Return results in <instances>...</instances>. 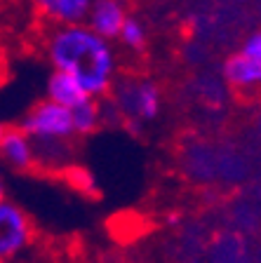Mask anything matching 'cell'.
Instances as JSON below:
<instances>
[{
    "instance_id": "cell-1",
    "label": "cell",
    "mask_w": 261,
    "mask_h": 263,
    "mask_svg": "<svg viewBox=\"0 0 261 263\" xmlns=\"http://www.w3.org/2000/svg\"><path fill=\"white\" fill-rule=\"evenodd\" d=\"M45 54L52 68L71 73L94 99L106 97L118 78V54L111 40L85 22L57 24L45 40Z\"/></svg>"
},
{
    "instance_id": "cell-2",
    "label": "cell",
    "mask_w": 261,
    "mask_h": 263,
    "mask_svg": "<svg viewBox=\"0 0 261 263\" xmlns=\"http://www.w3.org/2000/svg\"><path fill=\"white\" fill-rule=\"evenodd\" d=\"M103 99L120 120L136 132L155 120L163 110V92L151 78H115L111 92Z\"/></svg>"
},
{
    "instance_id": "cell-3",
    "label": "cell",
    "mask_w": 261,
    "mask_h": 263,
    "mask_svg": "<svg viewBox=\"0 0 261 263\" xmlns=\"http://www.w3.org/2000/svg\"><path fill=\"white\" fill-rule=\"evenodd\" d=\"M22 127L33 141H73L76 127L68 106L45 97L22 118Z\"/></svg>"
},
{
    "instance_id": "cell-4",
    "label": "cell",
    "mask_w": 261,
    "mask_h": 263,
    "mask_svg": "<svg viewBox=\"0 0 261 263\" xmlns=\"http://www.w3.org/2000/svg\"><path fill=\"white\" fill-rule=\"evenodd\" d=\"M36 242V228L28 214L12 200H0V258L3 261H19L31 252Z\"/></svg>"
},
{
    "instance_id": "cell-5",
    "label": "cell",
    "mask_w": 261,
    "mask_h": 263,
    "mask_svg": "<svg viewBox=\"0 0 261 263\" xmlns=\"http://www.w3.org/2000/svg\"><path fill=\"white\" fill-rule=\"evenodd\" d=\"M223 80L231 89L240 94H261V59L259 57L235 52L223 61Z\"/></svg>"
},
{
    "instance_id": "cell-6",
    "label": "cell",
    "mask_w": 261,
    "mask_h": 263,
    "mask_svg": "<svg viewBox=\"0 0 261 263\" xmlns=\"http://www.w3.org/2000/svg\"><path fill=\"white\" fill-rule=\"evenodd\" d=\"M0 162H5L10 170L28 172L38 167V151L36 141L28 137L22 127H7L0 139Z\"/></svg>"
},
{
    "instance_id": "cell-7",
    "label": "cell",
    "mask_w": 261,
    "mask_h": 263,
    "mask_svg": "<svg viewBox=\"0 0 261 263\" xmlns=\"http://www.w3.org/2000/svg\"><path fill=\"white\" fill-rule=\"evenodd\" d=\"M125 19H127V10L120 0H92L90 12L85 16V24L94 33H99L101 38L115 40Z\"/></svg>"
},
{
    "instance_id": "cell-8",
    "label": "cell",
    "mask_w": 261,
    "mask_h": 263,
    "mask_svg": "<svg viewBox=\"0 0 261 263\" xmlns=\"http://www.w3.org/2000/svg\"><path fill=\"white\" fill-rule=\"evenodd\" d=\"M38 12L55 24H78L85 22L92 0H31Z\"/></svg>"
},
{
    "instance_id": "cell-9",
    "label": "cell",
    "mask_w": 261,
    "mask_h": 263,
    "mask_svg": "<svg viewBox=\"0 0 261 263\" xmlns=\"http://www.w3.org/2000/svg\"><path fill=\"white\" fill-rule=\"evenodd\" d=\"M45 92H47V99H52V101H57L61 106H68V108H73L76 104H80L82 99L90 97L87 89L82 87L71 73L57 71V68H52V73H49Z\"/></svg>"
},
{
    "instance_id": "cell-10",
    "label": "cell",
    "mask_w": 261,
    "mask_h": 263,
    "mask_svg": "<svg viewBox=\"0 0 261 263\" xmlns=\"http://www.w3.org/2000/svg\"><path fill=\"white\" fill-rule=\"evenodd\" d=\"M73 115V127H76V137H87L94 129H99V125L103 122V106L101 99L87 97L80 104H76L71 108Z\"/></svg>"
},
{
    "instance_id": "cell-11",
    "label": "cell",
    "mask_w": 261,
    "mask_h": 263,
    "mask_svg": "<svg viewBox=\"0 0 261 263\" xmlns=\"http://www.w3.org/2000/svg\"><path fill=\"white\" fill-rule=\"evenodd\" d=\"M118 40L123 43V47L132 49V52H142L148 43V31L136 16L127 14L125 24H123V28H120V33H118Z\"/></svg>"
},
{
    "instance_id": "cell-12",
    "label": "cell",
    "mask_w": 261,
    "mask_h": 263,
    "mask_svg": "<svg viewBox=\"0 0 261 263\" xmlns=\"http://www.w3.org/2000/svg\"><path fill=\"white\" fill-rule=\"evenodd\" d=\"M66 174H68L71 183L78 188V191L87 193V195H94V191H97V181H94V176L90 174V172L78 170V167H68V170H66Z\"/></svg>"
},
{
    "instance_id": "cell-13",
    "label": "cell",
    "mask_w": 261,
    "mask_h": 263,
    "mask_svg": "<svg viewBox=\"0 0 261 263\" xmlns=\"http://www.w3.org/2000/svg\"><path fill=\"white\" fill-rule=\"evenodd\" d=\"M240 52H245V54H252V57H259L261 59V28H256L254 33H250L242 45H240Z\"/></svg>"
},
{
    "instance_id": "cell-14",
    "label": "cell",
    "mask_w": 261,
    "mask_h": 263,
    "mask_svg": "<svg viewBox=\"0 0 261 263\" xmlns=\"http://www.w3.org/2000/svg\"><path fill=\"white\" fill-rule=\"evenodd\" d=\"M5 129H7L5 125H0V139H3V134H5Z\"/></svg>"
},
{
    "instance_id": "cell-15",
    "label": "cell",
    "mask_w": 261,
    "mask_h": 263,
    "mask_svg": "<svg viewBox=\"0 0 261 263\" xmlns=\"http://www.w3.org/2000/svg\"><path fill=\"white\" fill-rule=\"evenodd\" d=\"M0 263H10V261H3V258H0Z\"/></svg>"
}]
</instances>
